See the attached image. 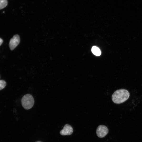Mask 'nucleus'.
<instances>
[{"label":"nucleus","mask_w":142,"mask_h":142,"mask_svg":"<svg viewBox=\"0 0 142 142\" xmlns=\"http://www.w3.org/2000/svg\"><path fill=\"white\" fill-rule=\"evenodd\" d=\"M129 96V93L127 90L120 89L114 92L112 95V100L114 103L119 104L126 100Z\"/></svg>","instance_id":"obj_1"},{"label":"nucleus","mask_w":142,"mask_h":142,"mask_svg":"<svg viewBox=\"0 0 142 142\" xmlns=\"http://www.w3.org/2000/svg\"><path fill=\"white\" fill-rule=\"evenodd\" d=\"M34 100L33 96L30 94H27L23 96L21 99L23 107L26 109L31 108L34 103Z\"/></svg>","instance_id":"obj_2"},{"label":"nucleus","mask_w":142,"mask_h":142,"mask_svg":"<svg viewBox=\"0 0 142 142\" xmlns=\"http://www.w3.org/2000/svg\"><path fill=\"white\" fill-rule=\"evenodd\" d=\"M109 130L107 127L103 125H100L97 127L96 131L97 136L100 138H103L107 134Z\"/></svg>","instance_id":"obj_3"},{"label":"nucleus","mask_w":142,"mask_h":142,"mask_svg":"<svg viewBox=\"0 0 142 142\" xmlns=\"http://www.w3.org/2000/svg\"><path fill=\"white\" fill-rule=\"evenodd\" d=\"M20 42L19 36L18 34L14 35L9 41V45L11 50H13L18 45Z\"/></svg>","instance_id":"obj_4"},{"label":"nucleus","mask_w":142,"mask_h":142,"mask_svg":"<svg viewBox=\"0 0 142 142\" xmlns=\"http://www.w3.org/2000/svg\"><path fill=\"white\" fill-rule=\"evenodd\" d=\"M73 132V129L72 126L69 124H66L63 129L60 132V134L62 135H70Z\"/></svg>","instance_id":"obj_5"},{"label":"nucleus","mask_w":142,"mask_h":142,"mask_svg":"<svg viewBox=\"0 0 142 142\" xmlns=\"http://www.w3.org/2000/svg\"><path fill=\"white\" fill-rule=\"evenodd\" d=\"M92 51L94 54L97 56L100 55L101 54V52L100 49L95 46L92 47Z\"/></svg>","instance_id":"obj_6"},{"label":"nucleus","mask_w":142,"mask_h":142,"mask_svg":"<svg viewBox=\"0 0 142 142\" xmlns=\"http://www.w3.org/2000/svg\"><path fill=\"white\" fill-rule=\"evenodd\" d=\"M7 0H0V9L5 7L7 5Z\"/></svg>","instance_id":"obj_7"},{"label":"nucleus","mask_w":142,"mask_h":142,"mask_svg":"<svg viewBox=\"0 0 142 142\" xmlns=\"http://www.w3.org/2000/svg\"><path fill=\"white\" fill-rule=\"evenodd\" d=\"M6 82L3 80H0V90L4 89L6 86Z\"/></svg>","instance_id":"obj_8"},{"label":"nucleus","mask_w":142,"mask_h":142,"mask_svg":"<svg viewBox=\"0 0 142 142\" xmlns=\"http://www.w3.org/2000/svg\"><path fill=\"white\" fill-rule=\"evenodd\" d=\"M3 42V40L0 38V46L1 45Z\"/></svg>","instance_id":"obj_9"},{"label":"nucleus","mask_w":142,"mask_h":142,"mask_svg":"<svg viewBox=\"0 0 142 142\" xmlns=\"http://www.w3.org/2000/svg\"><path fill=\"white\" fill-rule=\"evenodd\" d=\"M36 142H42L40 141H37Z\"/></svg>","instance_id":"obj_10"}]
</instances>
